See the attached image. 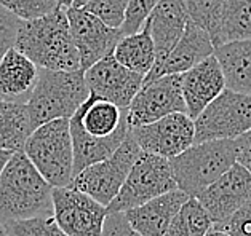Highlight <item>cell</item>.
I'll use <instances>...</instances> for the list:
<instances>
[{
  "instance_id": "6da1fadb",
  "label": "cell",
  "mask_w": 251,
  "mask_h": 236,
  "mask_svg": "<svg viewBox=\"0 0 251 236\" xmlns=\"http://www.w3.org/2000/svg\"><path fill=\"white\" fill-rule=\"evenodd\" d=\"M69 125L74 145V177L111 156L130 132L126 110L93 94L69 118Z\"/></svg>"
},
{
  "instance_id": "7a4b0ae2",
  "label": "cell",
  "mask_w": 251,
  "mask_h": 236,
  "mask_svg": "<svg viewBox=\"0 0 251 236\" xmlns=\"http://www.w3.org/2000/svg\"><path fill=\"white\" fill-rule=\"evenodd\" d=\"M15 48L40 69L82 70L64 7L37 20L21 21Z\"/></svg>"
},
{
  "instance_id": "3957f363",
  "label": "cell",
  "mask_w": 251,
  "mask_h": 236,
  "mask_svg": "<svg viewBox=\"0 0 251 236\" xmlns=\"http://www.w3.org/2000/svg\"><path fill=\"white\" fill-rule=\"evenodd\" d=\"M53 215V187L24 152H15L0 174V222Z\"/></svg>"
},
{
  "instance_id": "277c9868",
  "label": "cell",
  "mask_w": 251,
  "mask_h": 236,
  "mask_svg": "<svg viewBox=\"0 0 251 236\" xmlns=\"http://www.w3.org/2000/svg\"><path fill=\"white\" fill-rule=\"evenodd\" d=\"M88 98L85 70L40 69L39 82L26 102L34 129L53 120L71 118Z\"/></svg>"
},
{
  "instance_id": "5b68a950",
  "label": "cell",
  "mask_w": 251,
  "mask_h": 236,
  "mask_svg": "<svg viewBox=\"0 0 251 236\" xmlns=\"http://www.w3.org/2000/svg\"><path fill=\"white\" fill-rule=\"evenodd\" d=\"M235 163V139L194 144L186 152L170 160L177 189L191 198H197Z\"/></svg>"
},
{
  "instance_id": "8992f818",
  "label": "cell",
  "mask_w": 251,
  "mask_h": 236,
  "mask_svg": "<svg viewBox=\"0 0 251 236\" xmlns=\"http://www.w3.org/2000/svg\"><path fill=\"white\" fill-rule=\"evenodd\" d=\"M23 152L53 189L71 185L74 179V145L69 118L39 126L29 136Z\"/></svg>"
},
{
  "instance_id": "52a82bcc",
  "label": "cell",
  "mask_w": 251,
  "mask_h": 236,
  "mask_svg": "<svg viewBox=\"0 0 251 236\" xmlns=\"http://www.w3.org/2000/svg\"><path fill=\"white\" fill-rule=\"evenodd\" d=\"M173 190H177V184L170 160L141 152L119 195L107 206V214L126 213Z\"/></svg>"
},
{
  "instance_id": "ba28073f",
  "label": "cell",
  "mask_w": 251,
  "mask_h": 236,
  "mask_svg": "<svg viewBox=\"0 0 251 236\" xmlns=\"http://www.w3.org/2000/svg\"><path fill=\"white\" fill-rule=\"evenodd\" d=\"M141 152L143 150L139 149L130 128L125 141L111 156L78 172L72 179L71 187L87 193L88 196L107 208L119 195Z\"/></svg>"
},
{
  "instance_id": "9c48e42d",
  "label": "cell",
  "mask_w": 251,
  "mask_h": 236,
  "mask_svg": "<svg viewBox=\"0 0 251 236\" xmlns=\"http://www.w3.org/2000/svg\"><path fill=\"white\" fill-rule=\"evenodd\" d=\"M194 122L195 144L234 141L251 129V94L226 88Z\"/></svg>"
},
{
  "instance_id": "30bf717a",
  "label": "cell",
  "mask_w": 251,
  "mask_h": 236,
  "mask_svg": "<svg viewBox=\"0 0 251 236\" xmlns=\"http://www.w3.org/2000/svg\"><path fill=\"white\" fill-rule=\"evenodd\" d=\"M53 217L69 236H102L107 208L74 187L53 189Z\"/></svg>"
},
{
  "instance_id": "8fae6325",
  "label": "cell",
  "mask_w": 251,
  "mask_h": 236,
  "mask_svg": "<svg viewBox=\"0 0 251 236\" xmlns=\"http://www.w3.org/2000/svg\"><path fill=\"white\" fill-rule=\"evenodd\" d=\"M131 134L144 153L171 160L195 144V122L187 113L177 112L154 123L133 126Z\"/></svg>"
},
{
  "instance_id": "7c38bea8",
  "label": "cell",
  "mask_w": 251,
  "mask_h": 236,
  "mask_svg": "<svg viewBox=\"0 0 251 236\" xmlns=\"http://www.w3.org/2000/svg\"><path fill=\"white\" fill-rule=\"evenodd\" d=\"M187 113L181 88V75H165L144 83L126 110L128 125L154 123L171 113Z\"/></svg>"
},
{
  "instance_id": "4fadbf2b",
  "label": "cell",
  "mask_w": 251,
  "mask_h": 236,
  "mask_svg": "<svg viewBox=\"0 0 251 236\" xmlns=\"http://www.w3.org/2000/svg\"><path fill=\"white\" fill-rule=\"evenodd\" d=\"M85 82L90 94L112 102L122 110H128L134 96L143 88L144 75L126 69L114 54H107L85 70Z\"/></svg>"
},
{
  "instance_id": "5bb4252c",
  "label": "cell",
  "mask_w": 251,
  "mask_h": 236,
  "mask_svg": "<svg viewBox=\"0 0 251 236\" xmlns=\"http://www.w3.org/2000/svg\"><path fill=\"white\" fill-rule=\"evenodd\" d=\"M66 13L72 39L80 56L82 70L90 69L107 54H112L120 39L124 37L120 29L109 27L85 8L69 7L66 8Z\"/></svg>"
},
{
  "instance_id": "9a60e30c",
  "label": "cell",
  "mask_w": 251,
  "mask_h": 236,
  "mask_svg": "<svg viewBox=\"0 0 251 236\" xmlns=\"http://www.w3.org/2000/svg\"><path fill=\"white\" fill-rule=\"evenodd\" d=\"M251 198V172L235 163L216 182L197 196L210 214L213 225H221Z\"/></svg>"
},
{
  "instance_id": "2e32d148",
  "label": "cell",
  "mask_w": 251,
  "mask_h": 236,
  "mask_svg": "<svg viewBox=\"0 0 251 236\" xmlns=\"http://www.w3.org/2000/svg\"><path fill=\"white\" fill-rule=\"evenodd\" d=\"M214 48L216 46H214L210 34L189 20L187 27L179 42L168 53L167 58L154 64L152 70L146 75L144 83H149L165 75L184 74L214 54Z\"/></svg>"
},
{
  "instance_id": "e0dca14e",
  "label": "cell",
  "mask_w": 251,
  "mask_h": 236,
  "mask_svg": "<svg viewBox=\"0 0 251 236\" xmlns=\"http://www.w3.org/2000/svg\"><path fill=\"white\" fill-rule=\"evenodd\" d=\"M181 88L187 115L195 120L227 86L218 58L211 54L191 70L181 74Z\"/></svg>"
},
{
  "instance_id": "ac0fdd59",
  "label": "cell",
  "mask_w": 251,
  "mask_h": 236,
  "mask_svg": "<svg viewBox=\"0 0 251 236\" xmlns=\"http://www.w3.org/2000/svg\"><path fill=\"white\" fill-rule=\"evenodd\" d=\"M189 198L191 196L177 189L126 211L124 214L128 223L141 236H165L171 220Z\"/></svg>"
},
{
  "instance_id": "d6986e66",
  "label": "cell",
  "mask_w": 251,
  "mask_h": 236,
  "mask_svg": "<svg viewBox=\"0 0 251 236\" xmlns=\"http://www.w3.org/2000/svg\"><path fill=\"white\" fill-rule=\"evenodd\" d=\"M146 22L155 45V63H160L179 42L187 27L189 13L186 2L184 0H160Z\"/></svg>"
},
{
  "instance_id": "ffe728a7",
  "label": "cell",
  "mask_w": 251,
  "mask_h": 236,
  "mask_svg": "<svg viewBox=\"0 0 251 236\" xmlns=\"http://www.w3.org/2000/svg\"><path fill=\"white\" fill-rule=\"evenodd\" d=\"M39 72L40 67L26 54L10 48L0 61V99L26 104L39 82Z\"/></svg>"
},
{
  "instance_id": "44dd1931",
  "label": "cell",
  "mask_w": 251,
  "mask_h": 236,
  "mask_svg": "<svg viewBox=\"0 0 251 236\" xmlns=\"http://www.w3.org/2000/svg\"><path fill=\"white\" fill-rule=\"evenodd\" d=\"M214 56L223 67L226 86L251 94V39L219 45L214 48Z\"/></svg>"
},
{
  "instance_id": "7402d4cb",
  "label": "cell",
  "mask_w": 251,
  "mask_h": 236,
  "mask_svg": "<svg viewBox=\"0 0 251 236\" xmlns=\"http://www.w3.org/2000/svg\"><path fill=\"white\" fill-rule=\"evenodd\" d=\"M35 129L24 102L0 99V149L23 152Z\"/></svg>"
},
{
  "instance_id": "603a6c76",
  "label": "cell",
  "mask_w": 251,
  "mask_h": 236,
  "mask_svg": "<svg viewBox=\"0 0 251 236\" xmlns=\"http://www.w3.org/2000/svg\"><path fill=\"white\" fill-rule=\"evenodd\" d=\"M112 54L122 65L133 72H138L146 78L157 59L155 45L151 37L148 22H144V26L136 34L122 37Z\"/></svg>"
},
{
  "instance_id": "cb8c5ba5",
  "label": "cell",
  "mask_w": 251,
  "mask_h": 236,
  "mask_svg": "<svg viewBox=\"0 0 251 236\" xmlns=\"http://www.w3.org/2000/svg\"><path fill=\"white\" fill-rule=\"evenodd\" d=\"M251 39V0H226L218 46Z\"/></svg>"
},
{
  "instance_id": "d4e9b609",
  "label": "cell",
  "mask_w": 251,
  "mask_h": 236,
  "mask_svg": "<svg viewBox=\"0 0 251 236\" xmlns=\"http://www.w3.org/2000/svg\"><path fill=\"white\" fill-rule=\"evenodd\" d=\"M213 220L197 198H189L171 220L165 236H205Z\"/></svg>"
},
{
  "instance_id": "484cf974",
  "label": "cell",
  "mask_w": 251,
  "mask_h": 236,
  "mask_svg": "<svg viewBox=\"0 0 251 236\" xmlns=\"http://www.w3.org/2000/svg\"><path fill=\"white\" fill-rule=\"evenodd\" d=\"M189 20L210 34L214 46H218L219 26L226 0H184Z\"/></svg>"
},
{
  "instance_id": "4316f807",
  "label": "cell",
  "mask_w": 251,
  "mask_h": 236,
  "mask_svg": "<svg viewBox=\"0 0 251 236\" xmlns=\"http://www.w3.org/2000/svg\"><path fill=\"white\" fill-rule=\"evenodd\" d=\"M10 236H69L58 225L53 215L32 217L3 223Z\"/></svg>"
},
{
  "instance_id": "83f0119b",
  "label": "cell",
  "mask_w": 251,
  "mask_h": 236,
  "mask_svg": "<svg viewBox=\"0 0 251 236\" xmlns=\"http://www.w3.org/2000/svg\"><path fill=\"white\" fill-rule=\"evenodd\" d=\"M83 8L100 18L109 27L120 29L125 22L128 0H88Z\"/></svg>"
},
{
  "instance_id": "f1b7e54d",
  "label": "cell",
  "mask_w": 251,
  "mask_h": 236,
  "mask_svg": "<svg viewBox=\"0 0 251 236\" xmlns=\"http://www.w3.org/2000/svg\"><path fill=\"white\" fill-rule=\"evenodd\" d=\"M0 5L21 21L37 20L61 7L54 0H0Z\"/></svg>"
},
{
  "instance_id": "f546056e",
  "label": "cell",
  "mask_w": 251,
  "mask_h": 236,
  "mask_svg": "<svg viewBox=\"0 0 251 236\" xmlns=\"http://www.w3.org/2000/svg\"><path fill=\"white\" fill-rule=\"evenodd\" d=\"M160 0H128V10L125 16L124 26L120 27L122 34L131 35L141 31V27L144 26L146 20L152 13V10L157 7V3Z\"/></svg>"
},
{
  "instance_id": "4dcf8cb0",
  "label": "cell",
  "mask_w": 251,
  "mask_h": 236,
  "mask_svg": "<svg viewBox=\"0 0 251 236\" xmlns=\"http://www.w3.org/2000/svg\"><path fill=\"white\" fill-rule=\"evenodd\" d=\"M214 227L224 230L230 236H251V198L224 223Z\"/></svg>"
},
{
  "instance_id": "1f68e13d",
  "label": "cell",
  "mask_w": 251,
  "mask_h": 236,
  "mask_svg": "<svg viewBox=\"0 0 251 236\" xmlns=\"http://www.w3.org/2000/svg\"><path fill=\"white\" fill-rule=\"evenodd\" d=\"M21 20L11 15L0 5V61L10 48L15 46Z\"/></svg>"
},
{
  "instance_id": "d6a6232c",
  "label": "cell",
  "mask_w": 251,
  "mask_h": 236,
  "mask_svg": "<svg viewBox=\"0 0 251 236\" xmlns=\"http://www.w3.org/2000/svg\"><path fill=\"white\" fill-rule=\"evenodd\" d=\"M102 236H141L130 223L124 213L107 214L104 222Z\"/></svg>"
},
{
  "instance_id": "836d02e7",
  "label": "cell",
  "mask_w": 251,
  "mask_h": 236,
  "mask_svg": "<svg viewBox=\"0 0 251 236\" xmlns=\"http://www.w3.org/2000/svg\"><path fill=\"white\" fill-rule=\"evenodd\" d=\"M237 145V163L247 168L251 172V129L235 139Z\"/></svg>"
},
{
  "instance_id": "e575fe53",
  "label": "cell",
  "mask_w": 251,
  "mask_h": 236,
  "mask_svg": "<svg viewBox=\"0 0 251 236\" xmlns=\"http://www.w3.org/2000/svg\"><path fill=\"white\" fill-rule=\"evenodd\" d=\"M15 152H10V150H3V149H0V174H2L3 171V168L7 166V163L10 161V158L13 156Z\"/></svg>"
},
{
  "instance_id": "d590c367",
  "label": "cell",
  "mask_w": 251,
  "mask_h": 236,
  "mask_svg": "<svg viewBox=\"0 0 251 236\" xmlns=\"http://www.w3.org/2000/svg\"><path fill=\"white\" fill-rule=\"evenodd\" d=\"M205 236H230L229 233H226L224 232V230H221V228H218V227H211V230H210V232H208Z\"/></svg>"
},
{
  "instance_id": "8d00e7d4",
  "label": "cell",
  "mask_w": 251,
  "mask_h": 236,
  "mask_svg": "<svg viewBox=\"0 0 251 236\" xmlns=\"http://www.w3.org/2000/svg\"><path fill=\"white\" fill-rule=\"evenodd\" d=\"M58 5H61V7H64V8H69L72 7V3H74V0H54Z\"/></svg>"
},
{
  "instance_id": "74e56055",
  "label": "cell",
  "mask_w": 251,
  "mask_h": 236,
  "mask_svg": "<svg viewBox=\"0 0 251 236\" xmlns=\"http://www.w3.org/2000/svg\"><path fill=\"white\" fill-rule=\"evenodd\" d=\"M87 3H88V0H74V3H72V7H75V8H83Z\"/></svg>"
},
{
  "instance_id": "f35d334b",
  "label": "cell",
  "mask_w": 251,
  "mask_h": 236,
  "mask_svg": "<svg viewBox=\"0 0 251 236\" xmlns=\"http://www.w3.org/2000/svg\"><path fill=\"white\" fill-rule=\"evenodd\" d=\"M0 236H10L8 232H7V228H5V225L2 222H0Z\"/></svg>"
}]
</instances>
